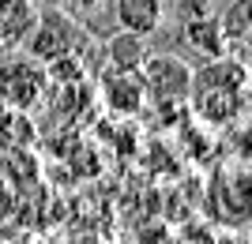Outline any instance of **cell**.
<instances>
[{
    "instance_id": "3957f363",
    "label": "cell",
    "mask_w": 252,
    "mask_h": 244,
    "mask_svg": "<svg viewBox=\"0 0 252 244\" xmlns=\"http://www.w3.org/2000/svg\"><path fill=\"white\" fill-rule=\"evenodd\" d=\"M139 75L155 106H185L192 94V68L173 53H147L139 64Z\"/></svg>"
},
{
    "instance_id": "ba28073f",
    "label": "cell",
    "mask_w": 252,
    "mask_h": 244,
    "mask_svg": "<svg viewBox=\"0 0 252 244\" xmlns=\"http://www.w3.org/2000/svg\"><path fill=\"white\" fill-rule=\"evenodd\" d=\"M147 38H139V34H128L121 30L117 38H109L105 42V56H109V64L113 68H139L143 64V56H147Z\"/></svg>"
},
{
    "instance_id": "277c9868",
    "label": "cell",
    "mask_w": 252,
    "mask_h": 244,
    "mask_svg": "<svg viewBox=\"0 0 252 244\" xmlns=\"http://www.w3.org/2000/svg\"><path fill=\"white\" fill-rule=\"evenodd\" d=\"M181 42L200 60L222 56L230 49L226 34H222V23H219V11H211L207 0H181Z\"/></svg>"
},
{
    "instance_id": "7a4b0ae2",
    "label": "cell",
    "mask_w": 252,
    "mask_h": 244,
    "mask_svg": "<svg viewBox=\"0 0 252 244\" xmlns=\"http://www.w3.org/2000/svg\"><path fill=\"white\" fill-rule=\"evenodd\" d=\"M4 53L8 56H0V106L31 113L49 90V68L34 53H19V49H4Z\"/></svg>"
},
{
    "instance_id": "9c48e42d",
    "label": "cell",
    "mask_w": 252,
    "mask_h": 244,
    "mask_svg": "<svg viewBox=\"0 0 252 244\" xmlns=\"http://www.w3.org/2000/svg\"><path fill=\"white\" fill-rule=\"evenodd\" d=\"M219 23H222L226 42H241L245 34L252 30V0H230L219 11Z\"/></svg>"
},
{
    "instance_id": "30bf717a",
    "label": "cell",
    "mask_w": 252,
    "mask_h": 244,
    "mask_svg": "<svg viewBox=\"0 0 252 244\" xmlns=\"http://www.w3.org/2000/svg\"><path fill=\"white\" fill-rule=\"evenodd\" d=\"M241 42H245V64H249V68H252V30H249V34H245Z\"/></svg>"
},
{
    "instance_id": "8fae6325",
    "label": "cell",
    "mask_w": 252,
    "mask_h": 244,
    "mask_svg": "<svg viewBox=\"0 0 252 244\" xmlns=\"http://www.w3.org/2000/svg\"><path fill=\"white\" fill-rule=\"evenodd\" d=\"M4 4H8V0H0V11H4Z\"/></svg>"
},
{
    "instance_id": "52a82bcc",
    "label": "cell",
    "mask_w": 252,
    "mask_h": 244,
    "mask_svg": "<svg viewBox=\"0 0 252 244\" xmlns=\"http://www.w3.org/2000/svg\"><path fill=\"white\" fill-rule=\"evenodd\" d=\"M34 19L38 11L31 0H8L0 11V49H23L34 30Z\"/></svg>"
},
{
    "instance_id": "5b68a950",
    "label": "cell",
    "mask_w": 252,
    "mask_h": 244,
    "mask_svg": "<svg viewBox=\"0 0 252 244\" xmlns=\"http://www.w3.org/2000/svg\"><path fill=\"white\" fill-rule=\"evenodd\" d=\"M102 102L113 113H121V117H132V113H139L143 109V102H147V86H143V75H139V68H109V72L102 75Z\"/></svg>"
},
{
    "instance_id": "6da1fadb",
    "label": "cell",
    "mask_w": 252,
    "mask_h": 244,
    "mask_svg": "<svg viewBox=\"0 0 252 244\" xmlns=\"http://www.w3.org/2000/svg\"><path fill=\"white\" fill-rule=\"evenodd\" d=\"M245 86H249V68L233 56H211L203 60V68L192 72V109L211 124H226L241 113Z\"/></svg>"
},
{
    "instance_id": "8992f818",
    "label": "cell",
    "mask_w": 252,
    "mask_h": 244,
    "mask_svg": "<svg viewBox=\"0 0 252 244\" xmlns=\"http://www.w3.org/2000/svg\"><path fill=\"white\" fill-rule=\"evenodd\" d=\"M109 8H113L117 27L128 34H139V38L158 34L166 19V0H109Z\"/></svg>"
}]
</instances>
